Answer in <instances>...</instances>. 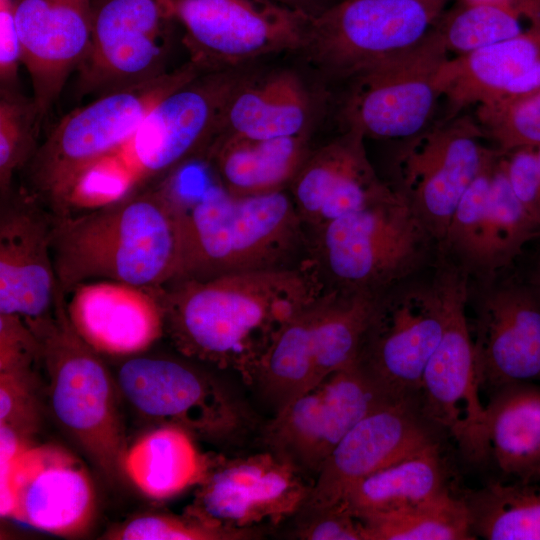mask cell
<instances>
[{"mask_svg":"<svg viewBox=\"0 0 540 540\" xmlns=\"http://www.w3.org/2000/svg\"><path fill=\"white\" fill-rule=\"evenodd\" d=\"M529 281L540 289V257L535 265V268L529 278Z\"/></svg>","mask_w":540,"mask_h":540,"instance_id":"cell-46","label":"cell"},{"mask_svg":"<svg viewBox=\"0 0 540 540\" xmlns=\"http://www.w3.org/2000/svg\"><path fill=\"white\" fill-rule=\"evenodd\" d=\"M180 253L175 172L104 206L54 215L51 254L66 297L99 280L161 286L177 276Z\"/></svg>","mask_w":540,"mask_h":540,"instance_id":"cell-2","label":"cell"},{"mask_svg":"<svg viewBox=\"0 0 540 540\" xmlns=\"http://www.w3.org/2000/svg\"><path fill=\"white\" fill-rule=\"evenodd\" d=\"M310 133L271 139L231 138L209 146L203 161L238 196L288 190L311 152Z\"/></svg>","mask_w":540,"mask_h":540,"instance_id":"cell-27","label":"cell"},{"mask_svg":"<svg viewBox=\"0 0 540 540\" xmlns=\"http://www.w3.org/2000/svg\"><path fill=\"white\" fill-rule=\"evenodd\" d=\"M396 397L358 363L337 370L265 419L256 448L313 481L329 455L365 416ZM405 398V397H403Z\"/></svg>","mask_w":540,"mask_h":540,"instance_id":"cell-12","label":"cell"},{"mask_svg":"<svg viewBox=\"0 0 540 540\" xmlns=\"http://www.w3.org/2000/svg\"><path fill=\"white\" fill-rule=\"evenodd\" d=\"M443 326V302L434 276L403 280L376 296L357 363L392 395L420 396Z\"/></svg>","mask_w":540,"mask_h":540,"instance_id":"cell-14","label":"cell"},{"mask_svg":"<svg viewBox=\"0 0 540 540\" xmlns=\"http://www.w3.org/2000/svg\"><path fill=\"white\" fill-rule=\"evenodd\" d=\"M40 125L33 99H25L11 90H2L0 100V195L1 201L12 194L16 173L23 171L37 146Z\"/></svg>","mask_w":540,"mask_h":540,"instance_id":"cell-37","label":"cell"},{"mask_svg":"<svg viewBox=\"0 0 540 540\" xmlns=\"http://www.w3.org/2000/svg\"><path fill=\"white\" fill-rule=\"evenodd\" d=\"M452 491L441 444L354 484L342 503L358 519L417 506Z\"/></svg>","mask_w":540,"mask_h":540,"instance_id":"cell-29","label":"cell"},{"mask_svg":"<svg viewBox=\"0 0 540 540\" xmlns=\"http://www.w3.org/2000/svg\"><path fill=\"white\" fill-rule=\"evenodd\" d=\"M511 188L532 218L540 225V167L534 148L502 153Z\"/></svg>","mask_w":540,"mask_h":540,"instance_id":"cell-42","label":"cell"},{"mask_svg":"<svg viewBox=\"0 0 540 540\" xmlns=\"http://www.w3.org/2000/svg\"><path fill=\"white\" fill-rule=\"evenodd\" d=\"M485 411L489 455L505 475L530 482L540 467V384L505 385L489 395Z\"/></svg>","mask_w":540,"mask_h":540,"instance_id":"cell-28","label":"cell"},{"mask_svg":"<svg viewBox=\"0 0 540 540\" xmlns=\"http://www.w3.org/2000/svg\"><path fill=\"white\" fill-rule=\"evenodd\" d=\"M276 529H279L286 539L364 540L362 523L344 503L328 506L302 505Z\"/></svg>","mask_w":540,"mask_h":540,"instance_id":"cell-39","label":"cell"},{"mask_svg":"<svg viewBox=\"0 0 540 540\" xmlns=\"http://www.w3.org/2000/svg\"><path fill=\"white\" fill-rule=\"evenodd\" d=\"M500 151L491 149L481 170L459 200L438 252L457 264L472 279L479 275L484 219L488 196Z\"/></svg>","mask_w":540,"mask_h":540,"instance_id":"cell-35","label":"cell"},{"mask_svg":"<svg viewBox=\"0 0 540 540\" xmlns=\"http://www.w3.org/2000/svg\"><path fill=\"white\" fill-rule=\"evenodd\" d=\"M530 482H540V467L538 468Z\"/></svg>","mask_w":540,"mask_h":540,"instance_id":"cell-47","label":"cell"},{"mask_svg":"<svg viewBox=\"0 0 540 540\" xmlns=\"http://www.w3.org/2000/svg\"><path fill=\"white\" fill-rule=\"evenodd\" d=\"M364 540L476 539L461 495L449 491L429 502L359 519Z\"/></svg>","mask_w":540,"mask_h":540,"instance_id":"cell-33","label":"cell"},{"mask_svg":"<svg viewBox=\"0 0 540 540\" xmlns=\"http://www.w3.org/2000/svg\"><path fill=\"white\" fill-rule=\"evenodd\" d=\"M41 344L53 412L98 467L114 477L127 451L112 379L72 327L60 289L53 313L25 321Z\"/></svg>","mask_w":540,"mask_h":540,"instance_id":"cell-8","label":"cell"},{"mask_svg":"<svg viewBox=\"0 0 540 540\" xmlns=\"http://www.w3.org/2000/svg\"><path fill=\"white\" fill-rule=\"evenodd\" d=\"M152 290L177 351L234 371L246 386L280 330L326 288L308 258L289 268L176 278Z\"/></svg>","mask_w":540,"mask_h":540,"instance_id":"cell-1","label":"cell"},{"mask_svg":"<svg viewBox=\"0 0 540 540\" xmlns=\"http://www.w3.org/2000/svg\"><path fill=\"white\" fill-rule=\"evenodd\" d=\"M187 511L232 529L274 531L307 501L313 481L264 449L210 458Z\"/></svg>","mask_w":540,"mask_h":540,"instance_id":"cell-15","label":"cell"},{"mask_svg":"<svg viewBox=\"0 0 540 540\" xmlns=\"http://www.w3.org/2000/svg\"><path fill=\"white\" fill-rule=\"evenodd\" d=\"M473 536L486 540H540V485L491 482L461 494Z\"/></svg>","mask_w":540,"mask_h":540,"instance_id":"cell-31","label":"cell"},{"mask_svg":"<svg viewBox=\"0 0 540 540\" xmlns=\"http://www.w3.org/2000/svg\"><path fill=\"white\" fill-rule=\"evenodd\" d=\"M244 67L202 72L163 99L118 147L76 180L56 216L118 201L203 159Z\"/></svg>","mask_w":540,"mask_h":540,"instance_id":"cell-3","label":"cell"},{"mask_svg":"<svg viewBox=\"0 0 540 540\" xmlns=\"http://www.w3.org/2000/svg\"><path fill=\"white\" fill-rule=\"evenodd\" d=\"M185 359H129L119 369L118 386L141 414L178 426L194 438L236 453L256 447L265 419L245 393Z\"/></svg>","mask_w":540,"mask_h":540,"instance_id":"cell-7","label":"cell"},{"mask_svg":"<svg viewBox=\"0 0 540 540\" xmlns=\"http://www.w3.org/2000/svg\"><path fill=\"white\" fill-rule=\"evenodd\" d=\"M54 215L20 192L1 201L0 313L51 315L60 291L51 254Z\"/></svg>","mask_w":540,"mask_h":540,"instance_id":"cell-21","label":"cell"},{"mask_svg":"<svg viewBox=\"0 0 540 540\" xmlns=\"http://www.w3.org/2000/svg\"><path fill=\"white\" fill-rule=\"evenodd\" d=\"M21 62V47L13 0H0V78L2 86L13 84Z\"/></svg>","mask_w":540,"mask_h":540,"instance_id":"cell-43","label":"cell"},{"mask_svg":"<svg viewBox=\"0 0 540 540\" xmlns=\"http://www.w3.org/2000/svg\"><path fill=\"white\" fill-rule=\"evenodd\" d=\"M68 296L72 327L98 353L137 354L165 332L162 307L151 288L99 280L78 285Z\"/></svg>","mask_w":540,"mask_h":540,"instance_id":"cell-24","label":"cell"},{"mask_svg":"<svg viewBox=\"0 0 540 540\" xmlns=\"http://www.w3.org/2000/svg\"><path fill=\"white\" fill-rule=\"evenodd\" d=\"M41 360V344L25 320L0 313V371L31 370Z\"/></svg>","mask_w":540,"mask_h":540,"instance_id":"cell-41","label":"cell"},{"mask_svg":"<svg viewBox=\"0 0 540 540\" xmlns=\"http://www.w3.org/2000/svg\"><path fill=\"white\" fill-rule=\"evenodd\" d=\"M483 137L476 121L455 116L407 139L396 157V182L391 186L438 245L459 200L491 150L482 144Z\"/></svg>","mask_w":540,"mask_h":540,"instance_id":"cell-17","label":"cell"},{"mask_svg":"<svg viewBox=\"0 0 540 540\" xmlns=\"http://www.w3.org/2000/svg\"><path fill=\"white\" fill-rule=\"evenodd\" d=\"M534 149H535L536 157H537L538 164H539V167H540V146H538V147H536Z\"/></svg>","mask_w":540,"mask_h":540,"instance_id":"cell-48","label":"cell"},{"mask_svg":"<svg viewBox=\"0 0 540 540\" xmlns=\"http://www.w3.org/2000/svg\"><path fill=\"white\" fill-rule=\"evenodd\" d=\"M365 137L344 132L311 150L288 187L307 231L395 195L369 161Z\"/></svg>","mask_w":540,"mask_h":540,"instance_id":"cell-23","label":"cell"},{"mask_svg":"<svg viewBox=\"0 0 540 540\" xmlns=\"http://www.w3.org/2000/svg\"><path fill=\"white\" fill-rule=\"evenodd\" d=\"M438 242L396 191L308 231V257L326 290L377 296L435 262Z\"/></svg>","mask_w":540,"mask_h":540,"instance_id":"cell-5","label":"cell"},{"mask_svg":"<svg viewBox=\"0 0 540 540\" xmlns=\"http://www.w3.org/2000/svg\"><path fill=\"white\" fill-rule=\"evenodd\" d=\"M194 439L178 426L158 428L127 449L122 468L145 495L171 498L198 485L207 473L210 458L198 450Z\"/></svg>","mask_w":540,"mask_h":540,"instance_id":"cell-30","label":"cell"},{"mask_svg":"<svg viewBox=\"0 0 540 540\" xmlns=\"http://www.w3.org/2000/svg\"><path fill=\"white\" fill-rule=\"evenodd\" d=\"M447 53L432 27L410 49L353 77L340 113L345 130L377 139L424 132L441 97L437 78Z\"/></svg>","mask_w":540,"mask_h":540,"instance_id":"cell-13","label":"cell"},{"mask_svg":"<svg viewBox=\"0 0 540 540\" xmlns=\"http://www.w3.org/2000/svg\"><path fill=\"white\" fill-rule=\"evenodd\" d=\"M476 122L484 137L506 153L540 146V89L478 104Z\"/></svg>","mask_w":540,"mask_h":540,"instance_id":"cell-36","label":"cell"},{"mask_svg":"<svg viewBox=\"0 0 540 540\" xmlns=\"http://www.w3.org/2000/svg\"><path fill=\"white\" fill-rule=\"evenodd\" d=\"M475 297L474 360L479 391L540 383V289L529 280L482 281Z\"/></svg>","mask_w":540,"mask_h":540,"instance_id":"cell-19","label":"cell"},{"mask_svg":"<svg viewBox=\"0 0 540 540\" xmlns=\"http://www.w3.org/2000/svg\"><path fill=\"white\" fill-rule=\"evenodd\" d=\"M172 21L163 0H92L78 92L101 95L166 71Z\"/></svg>","mask_w":540,"mask_h":540,"instance_id":"cell-18","label":"cell"},{"mask_svg":"<svg viewBox=\"0 0 540 540\" xmlns=\"http://www.w3.org/2000/svg\"><path fill=\"white\" fill-rule=\"evenodd\" d=\"M180 267L174 278L295 267L308 259V231L288 190L238 196L219 183L197 194L180 188Z\"/></svg>","mask_w":540,"mask_h":540,"instance_id":"cell-4","label":"cell"},{"mask_svg":"<svg viewBox=\"0 0 540 540\" xmlns=\"http://www.w3.org/2000/svg\"><path fill=\"white\" fill-rule=\"evenodd\" d=\"M484 3H505L523 7L531 12L540 13V3L538 0H466Z\"/></svg>","mask_w":540,"mask_h":540,"instance_id":"cell-45","label":"cell"},{"mask_svg":"<svg viewBox=\"0 0 540 540\" xmlns=\"http://www.w3.org/2000/svg\"><path fill=\"white\" fill-rule=\"evenodd\" d=\"M446 0H340L311 20L302 52L333 78L352 79L419 43Z\"/></svg>","mask_w":540,"mask_h":540,"instance_id":"cell-10","label":"cell"},{"mask_svg":"<svg viewBox=\"0 0 540 540\" xmlns=\"http://www.w3.org/2000/svg\"><path fill=\"white\" fill-rule=\"evenodd\" d=\"M445 431L420 396L394 399L360 420L338 443L314 480L307 506L342 503L366 476L440 445Z\"/></svg>","mask_w":540,"mask_h":540,"instance_id":"cell-20","label":"cell"},{"mask_svg":"<svg viewBox=\"0 0 540 540\" xmlns=\"http://www.w3.org/2000/svg\"><path fill=\"white\" fill-rule=\"evenodd\" d=\"M96 511L91 478L82 462L54 445L28 446L0 456V512L32 528L77 537Z\"/></svg>","mask_w":540,"mask_h":540,"instance_id":"cell-16","label":"cell"},{"mask_svg":"<svg viewBox=\"0 0 540 540\" xmlns=\"http://www.w3.org/2000/svg\"><path fill=\"white\" fill-rule=\"evenodd\" d=\"M537 237H540V225L514 194L500 152L488 196L481 265L475 280H487L502 272Z\"/></svg>","mask_w":540,"mask_h":540,"instance_id":"cell-32","label":"cell"},{"mask_svg":"<svg viewBox=\"0 0 540 540\" xmlns=\"http://www.w3.org/2000/svg\"><path fill=\"white\" fill-rule=\"evenodd\" d=\"M453 118L465 107L540 89V16L520 34L447 59L438 78Z\"/></svg>","mask_w":540,"mask_h":540,"instance_id":"cell-25","label":"cell"},{"mask_svg":"<svg viewBox=\"0 0 540 540\" xmlns=\"http://www.w3.org/2000/svg\"><path fill=\"white\" fill-rule=\"evenodd\" d=\"M202 72L188 60L74 109L37 146L23 169L20 192L55 215L86 169L122 144L163 99Z\"/></svg>","mask_w":540,"mask_h":540,"instance_id":"cell-6","label":"cell"},{"mask_svg":"<svg viewBox=\"0 0 540 540\" xmlns=\"http://www.w3.org/2000/svg\"><path fill=\"white\" fill-rule=\"evenodd\" d=\"M184 28L190 61L203 72L243 67L249 61L303 51L311 15L262 0H163Z\"/></svg>","mask_w":540,"mask_h":540,"instance_id":"cell-11","label":"cell"},{"mask_svg":"<svg viewBox=\"0 0 540 540\" xmlns=\"http://www.w3.org/2000/svg\"><path fill=\"white\" fill-rule=\"evenodd\" d=\"M265 528L232 529L186 511L183 516L141 515L113 529L107 536L116 540H255L267 534Z\"/></svg>","mask_w":540,"mask_h":540,"instance_id":"cell-38","label":"cell"},{"mask_svg":"<svg viewBox=\"0 0 540 540\" xmlns=\"http://www.w3.org/2000/svg\"><path fill=\"white\" fill-rule=\"evenodd\" d=\"M434 279L444 309L441 339L423 374L420 399L426 414L457 442L470 461L489 456L485 406L479 397L474 346L466 315L471 277L438 254Z\"/></svg>","mask_w":540,"mask_h":540,"instance_id":"cell-9","label":"cell"},{"mask_svg":"<svg viewBox=\"0 0 540 540\" xmlns=\"http://www.w3.org/2000/svg\"><path fill=\"white\" fill-rule=\"evenodd\" d=\"M282 4L300 11H303L311 16H316L324 11L332 3L329 0H262Z\"/></svg>","mask_w":540,"mask_h":540,"instance_id":"cell-44","label":"cell"},{"mask_svg":"<svg viewBox=\"0 0 540 540\" xmlns=\"http://www.w3.org/2000/svg\"><path fill=\"white\" fill-rule=\"evenodd\" d=\"M312 120V99L297 73L281 70L265 77L250 73L227 101L210 145L231 138L307 134Z\"/></svg>","mask_w":540,"mask_h":540,"instance_id":"cell-26","label":"cell"},{"mask_svg":"<svg viewBox=\"0 0 540 540\" xmlns=\"http://www.w3.org/2000/svg\"><path fill=\"white\" fill-rule=\"evenodd\" d=\"M535 19L540 13L505 3L464 0L442 12L433 25L447 51L467 54L522 33V17Z\"/></svg>","mask_w":540,"mask_h":540,"instance_id":"cell-34","label":"cell"},{"mask_svg":"<svg viewBox=\"0 0 540 540\" xmlns=\"http://www.w3.org/2000/svg\"><path fill=\"white\" fill-rule=\"evenodd\" d=\"M21 47L38 123L87 55L92 0H13Z\"/></svg>","mask_w":540,"mask_h":540,"instance_id":"cell-22","label":"cell"},{"mask_svg":"<svg viewBox=\"0 0 540 540\" xmlns=\"http://www.w3.org/2000/svg\"><path fill=\"white\" fill-rule=\"evenodd\" d=\"M33 370L0 372V424L26 437L36 428L38 413Z\"/></svg>","mask_w":540,"mask_h":540,"instance_id":"cell-40","label":"cell"}]
</instances>
